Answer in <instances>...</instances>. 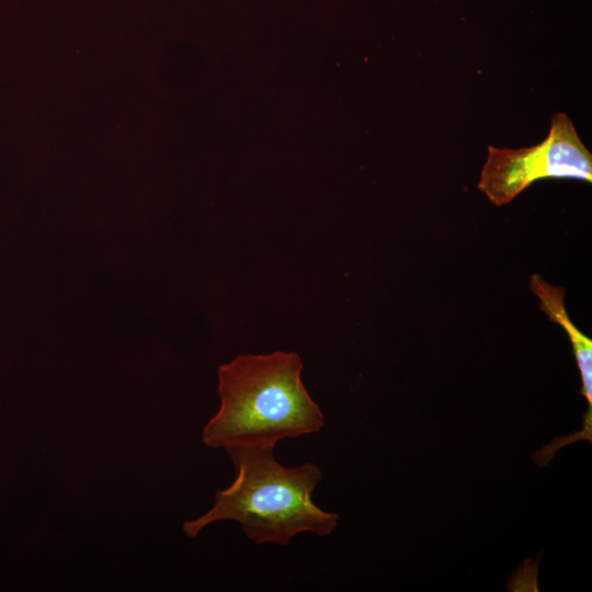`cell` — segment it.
I'll return each mask as SVG.
<instances>
[{"instance_id": "obj_1", "label": "cell", "mask_w": 592, "mask_h": 592, "mask_svg": "<svg viewBox=\"0 0 592 592\" xmlns=\"http://www.w3.org/2000/svg\"><path fill=\"white\" fill-rule=\"evenodd\" d=\"M274 445L227 447L236 479L215 494V504L202 516L183 523L189 537H195L212 523L238 522L254 544L287 546L303 532L318 536L332 533L339 515L318 508L312 492L322 479L320 468L309 462L285 467L274 457Z\"/></svg>"}, {"instance_id": "obj_2", "label": "cell", "mask_w": 592, "mask_h": 592, "mask_svg": "<svg viewBox=\"0 0 592 592\" xmlns=\"http://www.w3.org/2000/svg\"><path fill=\"white\" fill-rule=\"evenodd\" d=\"M294 352L239 355L218 368L220 407L206 423L207 447L276 445L320 431L325 418L305 388Z\"/></svg>"}, {"instance_id": "obj_3", "label": "cell", "mask_w": 592, "mask_h": 592, "mask_svg": "<svg viewBox=\"0 0 592 592\" xmlns=\"http://www.w3.org/2000/svg\"><path fill=\"white\" fill-rule=\"evenodd\" d=\"M544 179L592 183V155L563 112L553 115L547 137L532 147L509 149L489 145L477 187L493 205L503 206Z\"/></svg>"}, {"instance_id": "obj_4", "label": "cell", "mask_w": 592, "mask_h": 592, "mask_svg": "<svg viewBox=\"0 0 592 592\" xmlns=\"http://www.w3.org/2000/svg\"><path fill=\"white\" fill-rule=\"evenodd\" d=\"M530 288L539 300V309L550 321L559 325L567 333L581 377V395L588 402L583 418V430L571 434L573 441H592V340L571 321L565 306V287L551 285L539 274L530 276Z\"/></svg>"}]
</instances>
